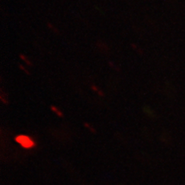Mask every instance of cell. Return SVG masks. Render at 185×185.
Wrapping results in <instances>:
<instances>
[{
	"label": "cell",
	"instance_id": "5",
	"mask_svg": "<svg viewBox=\"0 0 185 185\" xmlns=\"http://www.w3.org/2000/svg\"><path fill=\"white\" fill-rule=\"evenodd\" d=\"M83 125H84V127H85L87 129H88L91 133H93V134H96V132H97V131H96V129H94V128L90 123H84V124H83Z\"/></svg>",
	"mask_w": 185,
	"mask_h": 185
},
{
	"label": "cell",
	"instance_id": "8",
	"mask_svg": "<svg viewBox=\"0 0 185 185\" xmlns=\"http://www.w3.org/2000/svg\"><path fill=\"white\" fill-rule=\"evenodd\" d=\"M18 67H19V69L23 72V73H25L26 75H30V71L26 68V67H24L22 64H18Z\"/></svg>",
	"mask_w": 185,
	"mask_h": 185
},
{
	"label": "cell",
	"instance_id": "2",
	"mask_svg": "<svg viewBox=\"0 0 185 185\" xmlns=\"http://www.w3.org/2000/svg\"><path fill=\"white\" fill-rule=\"evenodd\" d=\"M50 110L52 111L56 116H58V117H64V114L63 111L60 108H58L57 106H55V105H52L50 106Z\"/></svg>",
	"mask_w": 185,
	"mask_h": 185
},
{
	"label": "cell",
	"instance_id": "4",
	"mask_svg": "<svg viewBox=\"0 0 185 185\" xmlns=\"http://www.w3.org/2000/svg\"><path fill=\"white\" fill-rule=\"evenodd\" d=\"M19 58H21V60L22 61H23V62H25V64L28 65V66H29V67H31V66H33V63H32V61L26 56V55H24V54H22V53H21L20 55H19Z\"/></svg>",
	"mask_w": 185,
	"mask_h": 185
},
{
	"label": "cell",
	"instance_id": "3",
	"mask_svg": "<svg viewBox=\"0 0 185 185\" xmlns=\"http://www.w3.org/2000/svg\"><path fill=\"white\" fill-rule=\"evenodd\" d=\"M90 88H91V90L93 91V92H94V93H96L99 96H100V97H105V93H104V91L102 90V89H100L97 85H95V84H92L91 86H90Z\"/></svg>",
	"mask_w": 185,
	"mask_h": 185
},
{
	"label": "cell",
	"instance_id": "7",
	"mask_svg": "<svg viewBox=\"0 0 185 185\" xmlns=\"http://www.w3.org/2000/svg\"><path fill=\"white\" fill-rule=\"evenodd\" d=\"M4 98L8 99V96H5V95L3 94V89H2V90H1V96H0V100H1V101L3 102V104H4V105H8V104H9V100H4Z\"/></svg>",
	"mask_w": 185,
	"mask_h": 185
},
{
	"label": "cell",
	"instance_id": "6",
	"mask_svg": "<svg viewBox=\"0 0 185 185\" xmlns=\"http://www.w3.org/2000/svg\"><path fill=\"white\" fill-rule=\"evenodd\" d=\"M47 27H48V28L51 30V31H52L53 33H56V34H58L59 33V31L58 30V28L54 26V25H52L51 22H47Z\"/></svg>",
	"mask_w": 185,
	"mask_h": 185
},
{
	"label": "cell",
	"instance_id": "9",
	"mask_svg": "<svg viewBox=\"0 0 185 185\" xmlns=\"http://www.w3.org/2000/svg\"><path fill=\"white\" fill-rule=\"evenodd\" d=\"M143 111L145 112V114H146V115H148V117H153V116H154V113L152 112V109H149V108H148V107L143 108Z\"/></svg>",
	"mask_w": 185,
	"mask_h": 185
},
{
	"label": "cell",
	"instance_id": "1",
	"mask_svg": "<svg viewBox=\"0 0 185 185\" xmlns=\"http://www.w3.org/2000/svg\"><path fill=\"white\" fill-rule=\"evenodd\" d=\"M15 142L24 149H32L37 146V142L35 139H33L30 136L23 134L16 136Z\"/></svg>",
	"mask_w": 185,
	"mask_h": 185
}]
</instances>
